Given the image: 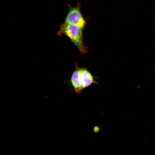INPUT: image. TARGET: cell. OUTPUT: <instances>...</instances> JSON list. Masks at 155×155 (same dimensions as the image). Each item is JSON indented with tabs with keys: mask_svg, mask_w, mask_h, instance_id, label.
<instances>
[{
	"mask_svg": "<svg viewBox=\"0 0 155 155\" xmlns=\"http://www.w3.org/2000/svg\"><path fill=\"white\" fill-rule=\"evenodd\" d=\"M96 78L86 68H80L76 66L70 80L67 82L76 94H81L84 89L92 84H99L95 80Z\"/></svg>",
	"mask_w": 155,
	"mask_h": 155,
	"instance_id": "cell-1",
	"label": "cell"
},
{
	"mask_svg": "<svg viewBox=\"0 0 155 155\" xmlns=\"http://www.w3.org/2000/svg\"><path fill=\"white\" fill-rule=\"evenodd\" d=\"M65 22L76 26L82 30L86 24L80 9L76 7L70 9L66 17Z\"/></svg>",
	"mask_w": 155,
	"mask_h": 155,
	"instance_id": "cell-3",
	"label": "cell"
},
{
	"mask_svg": "<svg viewBox=\"0 0 155 155\" xmlns=\"http://www.w3.org/2000/svg\"><path fill=\"white\" fill-rule=\"evenodd\" d=\"M82 30L76 26L65 22L61 26L58 34L59 35L64 34L68 37L80 51L85 54L87 49L83 40Z\"/></svg>",
	"mask_w": 155,
	"mask_h": 155,
	"instance_id": "cell-2",
	"label": "cell"
}]
</instances>
